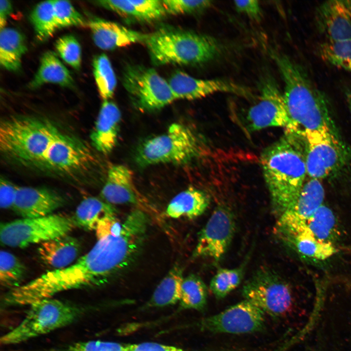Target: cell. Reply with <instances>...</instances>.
<instances>
[{
  "instance_id": "ab89813d",
  "label": "cell",
  "mask_w": 351,
  "mask_h": 351,
  "mask_svg": "<svg viewBox=\"0 0 351 351\" xmlns=\"http://www.w3.org/2000/svg\"><path fill=\"white\" fill-rule=\"evenodd\" d=\"M128 344L101 340L74 343L57 351H127Z\"/></svg>"
},
{
  "instance_id": "277c9868",
  "label": "cell",
  "mask_w": 351,
  "mask_h": 351,
  "mask_svg": "<svg viewBox=\"0 0 351 351\" xmlns=\"http://www.w3.org/2000/svg\"><path fill=\"white\" fill-rule=\"evenodd\" d=\"M144 44L157 66L198 65L215 58L222 51L221 44L210 36L168 27L148 34Z\"/></svg>"
},
{
  "instance_id": "e0dca14e",
  "label": "cell",
  "mask_w": 351,
  "mask_h": 351,
  "mask_svg": "<svg viewBox=\"0 0 351 351\" xmlns=\"http://www.w3.org/2000/svg\"><path fill=\"white\" fill-rule=\"evenodd\" d=\"M276 233L301 255L323 260L337 252L333 243L317 239L310 231L306 221L292 219L276 227Z\"/></svg>"
},
{
  "instance_id": "f35d334b",
  "label": "cell",
  "mask_w": 351,
  "mask_h": 351,
  "mask_svg": "<svg viewBox=\"0 0 351 351\" xmlns=\"http://www.w3.org/2000/svg\"><path fill=\"white\" fill-rule=\"evenodd\" d=\"M167 14L180 15L193 14L203 11L212 5V1L164 0H162Z\"/></svg>"
},
{
  "instance_id": "d590c367",
  "label": "cell",
  "mask_w": 351,
  "mask_h": 351,
  "mask_svg": "<svg viewBox=\"0 0 351 351\" xmlns=\"http://www.w3.org/2000/svg\"><path fill=\"white\" fill-rule=\"evenodd\" d=\"M26 273L24 264L12 253L0 252V282L5 287L12 289L20 286Z\"/></svg>"
},
{
  "instance_id": "8fae6325",
  "label": "cell",
  "mask_w": 351,
  "mask_h": 351,
  "mask_svg": "<svg viewBox=\"0 0 351 351\" xmlns=\"http://www.w3.org/2000/svg\"><path fill=\"white\" fill-rule=\"evenodd\" d=\"M305 140L307 176L320 180L336 171L344 163L347 153L335 130L307 131L300 135Z\"/></svg>"
},
{
  "instance_id": "e575fe53",
  "label": "cell",
  "mask_w": 351,
  "mask_h": 351,
  "mask_svg": "<svg viewBox=\"0 0 351 351\" xmlns=\"http://www.w3.org/2000/svg\"><path fill=\"white\" fill-rule=\"evenodd\" d=\"M245 264L234 269H219L212 278L209 288L217 299L225 297L240 284Z\"/></svg>"
},
{
  "instance_id": "5bb4252c",
  "label": "cell",
  "mask_w": 351,
  "mask_h": 351,
  "mask_svg": "<svg viewBox=\"0 0 351 351\" xmlns=\"http://www.w3.org/2000/svg\"><path fill=\"white\" fill-rule=\"evenodd\" d=\"M235 230V218L232 210L223 205L216 207L199 232L193 256L208 257L219 262L227 252Z\"/></svg>"
},
{
  "instance_id": "4dcf8cb0",
  "label": "cell",
  "mask_w": 351,
  "mask_h": 351,
  "mask_svg": "<svg viewBox=\"0 0 351 351\" xmlns=\"http://www.w3.org/2000/svg\"><path fill=\"white\" fill-rule=\"evenodd\" d=\"M93 70L99 94L103 100H109L116 88L117 78L108 57L104 54L96 56Z\"/></svg>"
},
{
  "instance_id": "8992f818",
  "label": "cell",
  "mask_w": 351,
  "mask_h": 351,
  "mask_svg": "<svg viewBox=\"0 0 351 351\" xmlns=\"http://www.w3.org/2000/svg\"><path fill=\"white\" fill-rule=\"evenodd\" d=\"M30 306L22 321L1 337V345L19 344L64 327L77 320L84 312L81 307L52 298Z\"/></svg>"
},
{
  "instance_id": "cb8c5ba5",
  "label": "cell",
  "mask_w": 351,
  "mask_h": 351,
  "mask_svg": "<svg viewBox=\"0 0 351 351\" xmlns=\"http://www.w3.org/2000/svg\"><path fill=\"white\" fill-rule=\"evenodd\" d=\"M210 204L209 197L201 190L189 187L176 195L170 202L166 214L173 218L194 219L202 214Z\"/></svg>"
},
{
  "instance_id": "d4e9b609",
  "label": "cell",
  "mask_w": 351,
  "mask_h": 351,
  "mask_svg": "<svg viewBox=\"0 0 351 351\" xmlns=\"http://www.w3.org/2000/svg\"><path fill=\"white\" fill-rule=\"evenodd\" d=\"M48 83L69 88L74 86V81L69 71L52 51H47L42 55L39 69L29 86L36 88Z\"/></svg>"
},
{
  "instance_id": "f1b7e54d",
  "label": "cell",
  "mask_w": 351,
  "mask_h": 351,
  "mask_svg": "<svg viewBox=\"0 0 351 351\" xmlns=\"http://www.w3.org/2000/svg\"><path fill=\"white\" fill-rule=\"evenodd\" d=\"M325 190L321 180L310 178L305 181L294 207L286 212L307 221L323 204Z\"/></svg>"
},
{
  "instance_id": "5b68a950",
  "label": "cell",
  "mask_w": 351,
  "mask_h": 351,
  "mask_svg": "<svg viewBox=\"0 0 351 351\" xmlns=\"http://www.w3.org/2000/svg\"><path fill=\"white\" fill-rule=\"evenodd\" d=\"M61 132L46 120L12 117L1 121L0 150L10 160L38 167L45 152Z\"/></svg>"
},
{
  "instance_id": "ba28073f",
  "label": "cell",
  "mask_w": 351,
  "mask_h": 351,
  "mask_svg": "<svg viewBox=\"0 0 351 351\" xmlns=\"http://www.w3.org/2000/svg\"><path fill=\"white\" fill-rule=\"evenodd\" d=\"M75 226L73 216L62 214L23 218L1 223L0 241L8 247L24 248L66 235Z\"/></svg>"
},
{
  "instance_id": "484cf974",
  "label": "cell",
  "mask_w": 351,
  "mask_h": 351,
  "mask_svg": "<svg viewBox=\"0 0 351 351\" xmlns=\"http://www.w3.org/2000/svg\"><path fill=\"white\" fill-rule=\"evenodd\" d=\"M116 213L112 204L95 197H89L80 202L73 218L76 226L96 231L103 219L116 215Z\"/></svg>"
},
{
  "instance_id": "603a6c76",
  "label": "cell",
  "mask_w": 351,
  "mask_h": 351,
  "mask_svg": "<svg viewBox=\"0 0 351 351\" xmlns=\"http://www.w3.org/2000/svg\"><path fill=\"white\" fill-rule=\"evenodd\" d=\"M80 251L78 240L66 234L41 243L38 253L42 263L53 271L62 269L73 264Z\"/></svg>"
},
{
  "instance_id": "7a4b0ae2",
  "label": "cell",
  "mask_w": 351,
  "mask_h": 351,
  "mask_svg": "<svg viewBox=\"0 0 351 351\" xmlns=\"http://www.w3.org/2000/svg\"><path fill=\"white\" fill-rule=\"evenodd\" d=\"M271 55L284 83L283 97L291 120L288 133L301 135L307 131L335 130L327 99L304 70L288 56Z\"/></svg>"
},
{
  "instance_id": "4316f807",
  "label": "cell",
  "mask_w": 351,
  "mask_h": 351,
  "mask_svg": "<svg viewBox=\"0 0 351 351\" xmlns=\"http://www.w3.org/2000/svg\"><path fill=\"white\" fill-rule=\"evenodd\" d=\"M27 51L25 38L16 29L4 27L0 32V63L5 69L17 71L21 67V58Z\"/></svg>"
},
{
  "instance_id": "d6986e66",
  "label": "cell",
  "mask_w": 351,
  "mask_h": 351,
  "mask_svg": "<svg viewBox=\"0 0 351 351\" xmlns=\"http://www.w3.org/2000/svg\"><path fill=\"white\" fill-rule=\"evenodd\" d=\"M101 196L111 204H133L143 211L151 208L137 189L132 171L122 164L114 165L109 169Z\"/></svg>"
},
{
  "instance_id": "60d3db41",
  "label": "cell",
  "mask_w": 351,
  "mask_h": 351,
  "mask_svg": "<svg viewBox=\"0 0 351 351\" xmlns=\"http://www.w3.org/2000/svg\"><path fill=\"white\" fill-rule=\"evenodd\" d=\"M137 11L139 20L145 21H156L163 18L167 14L162 0H133Z\"/></svg>"
},
{
  "instance_id": "1f68e13d",
  "label": "cell",
  "mask_w": 351,
  "mask_h": 351,
  "mask_svg": "<svg viewBox=\"0 0 351 351\" xmlns=\"http://www.w3.org/2000/svg\"><path fill=\"white\" fill-rule=\"evenodd\" d=\"M313 235L322 241L332 243L336 233L337 222L332 211L324 204L307 221Z\"/></svg>"
},
{
  "instance_id": "7c38bea8",
  "label": "cell",
  "mask_w": 351,
  "mask_h": 351,
  "mask_svg": "<svg viewBox=\"0 0 351 351\" xmlns=\"http://www.w3.org/2000/svg\"><path fill=\"white\" fill-rule=\"evenodd\" d=\"M94 160L91 150L84 142L61 132L45 152L38 167L70 175L85 172Z\"/></svg>"
},
{
  "instance_id": "3957f363",
  "label": "cell",
  "mask_w": 351,
  "mask_h": 351,
  "mask_svg": "<svg viewBox=\"0 0 351 351\" xmlns=\"http://www.w3.org/2000/svg\"><path fill=\"white\" fill-rule=\"evenodd\" d=\"M299 148L295 136L286 133L261 154L272 209L278 217L294 207L307 176L304 153Z\"/></svg>"
},
{
  "instance_id": "83f0119b",
  "label": "cell",
  "mask_w": 351,
  "mask_h": 351,
  "mask_svg": "<svg viewBox=\"0 0 351 351\" xmlns=\"http://www.w3.org/2000/svg\"><path fill=\"white\" fill-rule=\"evenodd\" d=\"M183 278L182 267L174 266L154 291L147 306L161 308L179 302Z\"/></svg>"
},
{
  "instance_id": "7dc6e473",
  "label": "cell",
  "mask_w": 351,
  "mask_h": 351,
  "mask_svg": "<svg viewBox=\"0 0 351 351\" xmlns=\"http://www.w3.org/2000/svg\"><path fill=\"white\" fill-rule=\"evenodd\" d=\"M346 96L351 112V88H349L346 90Z\"/></svg>"
},
{
  "instance_id": "2e32d148",
  "label": "cell",
  "mask_w": 351,
  "mask_h": 351,
  "mask_svg": "<svg viewBox=\"0 0 351 351\" xmlns=\"http://www.w3.org/2000/svg\"><path fill=\"white\" fill-rule=\"evenodd\" d=\"M176 99L194 100L215 93H229L247 97L250 93L246 88L233 81L224 79H201L177 71L168 80Z\"/></svg>"
},
{
  "instance_id": "ac0fdd59",
  "label": "cell",
  "mask_w": 351,
  "mask_h": 351,
  "mask_svg": "<svg viewBox=\"0 0 351 351\" xmlns=\"http://www.w3.org/2000/svg\"><path fill=\"white\" fill-rule=\"evenodd\" d=\"M315 21L317 29L326 40L351 39V0L323 2L316 8Z\"/></svg>"
},
{
  "instance_id": "74e56055",
  "label": "cell",
  "mask_w": 351,
  "mask_h": 351,
  "mask_svg": "<svg viewBox=\"0 0 351 351\" xmlns=\"http://www.w3.org/2000/svg\"><path fill=\"white\" fill-rule=\"evenodd\" d=\"M56 49L60 58L76 70L81 67L80 45L73 36L67 35L58 38L55 43Z\"/></svg>"
},
{
  "instance_id": "30bf717a",
  "label": "cell",
  "mask_w": 351,
  "mask_h": 351,
  "mask_svg": "<svg viewBox=\"0 0 351 351\" xmlns=\"http://www.w3.org/2000/svg\"><path fill=\"white\" fill-rule=\"evenodd\" d=\"M122 83L134 105L144 111L160 109L176 100L168 81L153 68L129 65Z\"/></svg>"
},
{
  "instance_id": "ffe728a7",
  "label": "cell",
  "mask_w": 351,
  "mask_h": 351,
  "mask_svg": "<svg viewBox=\"0 0 351 351\" xmlns=\"http://www.w3.org/2000/svg\"><path fill=\"white\" fill-rule=\"evenodd\" d=\"M65 202L61 195L51 189L19 187L12 209L23 218H36L53 214Z\"/></svg>"
},
{
  "instance_id": "8d00e7d4",
  "label": "cell",
  "mask_w": 351,
  "mask_h": 351,
  "mask_svg": "<svg viewBox=\"0 0 351 351\" xmlns=\"http://www.w3.org/2000/svg\"><path fill=\"white\" fill-rule=\"evenodd\" d=\"M53 6L58 29L71 26H88V21L70 1L53 0Z\"/></svg>"
},
{
  "instance_id": "9c48e42d",
  "label": "cell",
  "mask_w": 351,
  "mask_h": 351,
  "mask_svg": "<svg viewBox=\"0 0 351 351\" xmlns=\"http://www.w3.org/2000/svg\"><path fill=\"white\" fill-rule=\"evenodd\" d=\"M242 294L245 300L274 320L285 315L293 303L288 283L273 271L266 268L259 269L246 281Z\"/></svg>"
},
{
  "instance_id": "7bdbcfd3",
  "label": "cell",
  "mask_w": 351,
  "mask_h": 351,
  "mask_svg": "<svg viewBox=\"0 0 351 351\" xmlns=\"http://www.w3.org/2000/svg\"><path fill=\"white\" fill-rule=\"evenodd\" d=\"M19 187L11 181L1 177L0 180V206L1 208H12Z\"/></svg>"
},
{
  "instance_id": "f6af8a7d",
  "label": "cell",
  "mask_w": 351,
  "mask_h": 351,
  "mask_svg": "<svg viewBox=\"0 0 351 351\" xmlns=\"http://www.w3.org/2000/svg\"><path fill=\"white\" fill-rule=\"evenodd\" d=\"M127 351H187L173 346L147 342L128 344Z\"/></svg>"
},
{
  "instance_id": "4fadbf2b",
  "label": "cell",
  "mask_w": 351,
  "mask_h": 351,
  "mask_svg": "<svg viewBox=\"0 0 351 351\" xmlns=\"http://www.w3.org/2000/svg\"><path fill=\"white\" fill-rule=\"evenodd\" d=\"M264 315L260 309L245 299L193 325L202 331L213 333L234 334L254 333L264 331Z\"/></svg>"
},
{
  "instance_id": "9a60e30c",
  "label": "cell",
  "mask_w": 351,
  "mask_h": 351,
  "mask_svg": "<svg viewBox=\"0 0 351 351\" xmlns=\"http://www.w3.org/2000/svg\"><path fill=\"white\" fill-rule=\"evenodd\" d=\"M258 102L248 110L246 120L249 129L255 131L271 127L288 130L291 120L287 110L283 94L273 78H264L260 85Z\"/></svg>"
},
{
  "instance_id": "b9f144b4",
  "label": "cell",
  "mask_w": 351,
  "mask_h": 351,
  "mask_svg": "<svg viewBox=\"0 0 351 351\" xmlns=\"http://www.w3.org/2000/svg\"><path fill=\"white\" fill-rule=\"evenodd\" d=\"M95 2L98 5L115 12L120 16L139 20L137 11L131 0H101Z\"/></svg>"
},
{
  "instance_id": "bcb514c9",
  "label": "cell",
  "mask_w": 351,
  "mask_h": 351,
  "mask_svg": "<svg viewBox=\"0 0 351 351\" xmlns=\"http://www.w3.org/2000/svg\"><path fill=\"white\" fill-rule=\"evenodd\" d=\"M12 4L10 1L1 0L0 1V29L5 27L8 17L12 11Z\"/></svg>"
},
{
  "instance_id": "836d02e7",
  "label": "cell",
  "mask_w": 351,
  "mask_h": 351,
  "mask_svg": "<svg viewBox=\"0 0 351 351\" xmlns=\"http://www.w3.org/2000/svg\"><path fill=\"white\" fill-rule=\"evenodd\" d=\"M318 52L325 61L351 73V39L326 40L320 43Z\"/></svg>"
},
{
  "instance_id": "f546056e",
  "label": "cell",
  "mask_w": 351,
  "mask_h": 351,
  "mask_svg": "<svg viewBox=\"0 0 351 351\" xmlns=\"http://www.w3.org/2000/svg\"><path fill=\"white\" fill-rule=\"evenodd\" d=\"M207 287L199 276L191 274L183 278L179 300L182 308L204 312L207 308Z\"/></svg>"
},
{
  "instance_id": "7402d4cb",
  "label": "cell",
  "mask_w": 351,
  "mask_h": 351,
  "mask_svg": "<svg viewBox=\"0 0 351 351\" xmlns=\"http://www.w3.org/2000/svg\"><path fill=\"white\" fill-rule=\"evenodd\" d=\"M121 117L120 111L114 102L103 100L90 136L93 146L100 153L108 154L116 145Z\"/></svg>"
},
{
  "instance_id": "44dd1931",
  "label": "cell",
  "mask_w": 351,
  "mask_h": 351,
  "mask_svg": "<svg viewBox=\"0 0 351 351\" xmlns=\"http://www.w3.org/2000/svg\"><path fill=\"white\" fill-rule=\"evenodd\" d=\"M95 44L101 49L113 50L136 43H144L147 35L114 21L93 18L88 21Z\"/></svg>"
},
{
  "instance_id": "6da1fadb",
  "label": "cell",
  "mask_w": 351,
  "mask_h": 351,
  "mask_svg": "<svg viewBox=\"0 0 351 351\" xmlns=\"http://www.w3.org/2000/svg\"><path fill=\"white\" fill-rule=\"evenodd\" d=\"M98 239L89 252L70 266L11 289L4 295L3 304L30 306L61 292L102 286L127 269L139 254L136 236L126 228Z\"/></svg>"
},
{
  "instance_id": "d6a6232c",
  "label": "cell",
  "mask_w": 351,
  "mask_h": 351,
  "mask_svg": "<svg viewBox=\"0 0 351 351\" xmlns=\"http://www.w3.org/2000/svg\"><path fill=\"white\" fill-rule=\"evenodd\" d=\"M36 36L41 41L46 40L58 29L55 20L53 0L42 1L34 8L30 16Z\"/></svg>"
},
{
  "instance_id": "52a82bcc",
  "label": "cell",
  "mask_w": 351,
  "mask_h": 351,
  "mask_svg": "<svg viewBox=\"0 0 351 351\" xmlns=\"http://www.w3.org/2000/svg\"><path fill=\"white\" fill-rule=\"evenodd\" d=\"M199 140L187 126L172 124L165 133L149 138L138 147L136 160L140 166L188 162L199 154Z\"/></svg>"
},
{
  "instance_id": "ee69618b",
  "label": "cell",
  "mask_w": 351,
  "mask_h": 351,
  "mask_svg": "<svg viewBox=\"0 0 351 351\" xmlns=\"http://www.w3.org/2000/svg\"><path fill=\"white\" fill-rule=\"evenodd\" d=\"M235 9L244 14L250 19L258 21L262 17V10L258 0H235L234 1Z\"/></svg>"
}]
</instances>
